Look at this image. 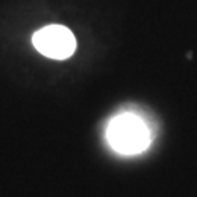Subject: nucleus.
Masks as SVG:
<instances>
[{"instance_id":"nucleus-1","label":"nucleus","mask_w":197,"mask_h":197,"mask_svg":"<svg viewBox=\"0 0 197 197\" xmlns=\"http://www.w3.org/2000/svg\"><path fill=\"white\" fill-rule=\"evenodd\" d=\"M107 136L112 149L124 155L139 153L150 143L148 126L135 114H121L112 118Z\"/></svg>"},{"instance_id":"nucleus-2","label":"nucleus","mask_w":197,"mask_h":197,"mask_svg":"<svg viewBox=\"0 0 197 197\" xmlns=\"http://www.w3.org/2000/svg\"><path fill=\"white\" fill-rule=\"evenodd\" d=\"M32 43L41 54L56 60L70 57L76 50V38L73 32L62 25H50L37 31L32 37Z\"/></svg>"}]
</instances>
